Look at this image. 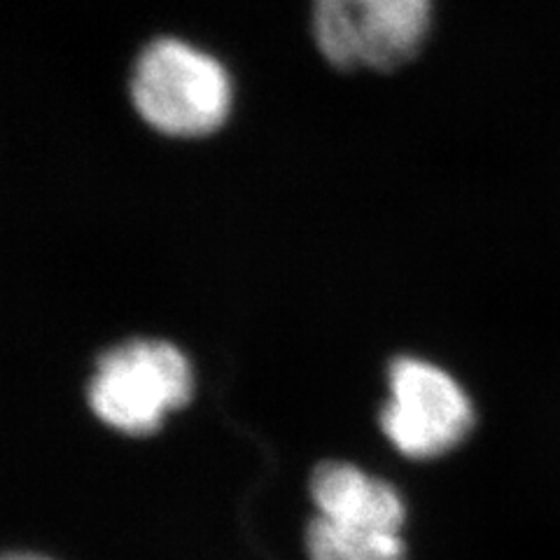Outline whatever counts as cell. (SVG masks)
<instances>
[{"instance_id": "obj_6", "label": "cell", "mask_w": 560, "mask_h": 560, "mask_svg": "<svg viewBox=\"0 0 560 560\" xmlns=\"http://www.w3.org/2000/svg\"><path fill=\"white\" fill-rule=\"evenodd\" d=\"M311 560H407L399 533L355 528L315 516L306 530Z\"/></svg>"}, {"instance_id": "obj_5", "label": "cell", "mask_w": 560, "mask_h": 560, "mask_svg": "<svg viewBox=\"0 0 560 560\" xmlns=\"http://www.w3.org/2000/svg\"><path fill=\"white\" fill-rule=\"evenodd\" d=\"M311 495L320 518L355 528L399 533L407 512L397 490L355 465L323 463L313 469Z\"/></svg>"}, {"instance_id": "obj_2", "label": "cell", "mask_w": 560, "mask_h": 560, "mask_svg": "<svg viewBox=\"0 0 560 560\" xmlns=\"http://www.w3.org/2000/svg\"><path fill=\"white\" fill-rule=\"evenodd\" d=\"M191 366L162 339H133L103 353L90 381V407L105 425L131 436L152 434L191 397Z\"/></svg>"}, {"instance_id": "obj_7", "label": "cell", "mask_w": 560, "mask_h": 560, "mask_svg": "<svg viewBox=\"0 0 560 560\" xmlns=\"http://www.w3.org/2000/svg\"><path fill=\"white\" fill-rule=\"evenodd\" d=\"M3 560H49L45 556H35V553H10Z\"/></svg>"}, {"instance_id": "obj_4", "label": "cell", "mask_w": 560, "mask_h": 560, "mask_svg": "<svg viewBox=\"0 0 560 560\" xmlns=\"http://www.w3.org/2000/svg\"><path fill=\"white\" fill-rule=\"evenodd\" d=\"M390 397L381 428L395 448L413 460H430L458 446L475 423V409L451 374L418 358L390 364Z\"/></svg>"}, {"instance_id": "obj_3", "label": "cell", "mask_w": 560, "mask_h": 560, "mask_svg": "<svg viewBox=\"0 0 560 560\" xmlns=\"http://www.w3.org/2000/svg\"><path fill=\"white\" fill-rule=\"evenodd\" d=\"M323 59L341 70H395L423 47L432 0H308Z\"/></svg>"}, {"instance_id": "obj_1", "label": "cell", "mask_w": 560, "mask_h": 560, "mask_svg": "<svg viewBox=\"0 0 560 560\" xmlns=\"http://www.w3.org/2000/svg\"><path fill=\"white\" fill-rule=\"evenodd\" d=\"M232 80L208 51L180 38H154L133 59L129 98L143 125L166 138L195 140L224 127Z\"/></svg>"}]
</instances>
